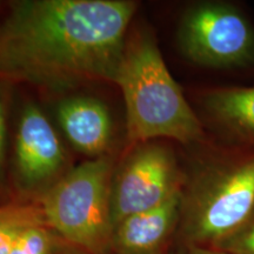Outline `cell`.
Listing matches in <instances>:
<instances>
[{"label": "cell", "instance_id": "cell-6", "mask_svg": "<svg viewBox=\"0 0 254 254\" xmlns=\"http://www.w3.org/2000/svg\"><path fill=\"white\" fill-rule=\"evenodd\" d=\"M180 192L170 152L159 146L141 148L131 158L112 192L113 225L129 215L164 204Z\"/></svg>", "mask_w": 254, "mask_h": 254}, {"label": "cell", "instance_id": "cell-4", "mask_svg": "<svg viewBox=\"0 0 254 254\" xmlns=\"http://www.w3.org/2000/svg\"><path fill=\"white\" fill-rule=\"evenodd\" d=\"M254 213V158L215 168L193 189L184 231L190 245L215 247Z\"/></svg>", "mask_w": 254, "mask_h": 254}, {"label": "cell", "instance_id": "cell-12", "mask_svg": "<svg viewBox=\"0 0 254 254\" xmlns=\"http://www.w3.org/2000/svg\"><path fill=\"white\" fill-rule=\"evenodd\" d=\"M51 236L46 226L27 227L20 234L11 254H50Z\"/></svg>", "mask_w": 254, "mask_h": 254}, {"label": "cell", "instance_id": "cell-11", "mask_svg": "<svg viewBox=\"0 0 254 254\" xmlns=\"http://www.w3.org/2000/svg\"><path fill=\"white\" fill-rule=\"evenodd\" d=\"M47 226L40 206L21 204L15 213L0 222V254H11L12 250L27 227Z\"/></svg>", "mask_w": 254, "mask_h": 254}, {"label": "cell", "instance_id": "cell-10", "mask_svg": "<svg viewBox=\"0 0 254 254\" xmlns=\"http://www.w3.org/2000/svg\"><path fill=\"white\" fill-rule=\"evenodd\" d=\"M206 104L209 112L232 132L254 139V87L214 91L207 97Z\"/></svg>", "mask_w": 254, "mask_h": 254}, {"label": "cell", "instance_id": "cell-5", "mask_svg": "<svg viewBox=\"0 0 254 254\" xmlns=\"http://www.w3.org/2000/svg\"><path fill=\"white\" fill-rule=\"evenodd\" d=\"M180 46L190 60L209 67H236L254 59V31L233 6L207 2L187 13Z\"/></svg>", "mask_w": 254, "mask_h": 254}, {"label": "cell", "instance_id": "cell-13", "mask_svg": "<svg viewBox=\"0 0 254 254\" xmlns=\"http://www.w3.org/2000/svg\"><path fill=\"white\" fill-rule=\"evenodd\" d=\"M214 249L228 254H254V213L239 230L220 241Z\"/></svg>", "mask_w": 254, "mask_h": 254}, {"label": "cell", "instance_id": "cell-3", "mask_svg": "<svg viewBox=\"0 0 254 254\" xmlns=\"http://www.w3.org/2000/svg\"><path fill=\"white\" fill-rule=\"evenodd\" d=\"M47 226L90 254H104L113 237L111 163L86 161L53 186L41 202Z\"/></svg>", "mask_w": 254, "mask_h": 254}, {"label": "cell", "instance_id": "cell-8", "mask_svg": "<svg viewBox=\"0 0 254 254\" xmlns=\"http://www.w3.org/2000/svg\"><path fill=\"white\" fill-rule=\"evenodd\" d=\"M182 208L183 195L178 192L157 207L129 215L114 228V244L127 254L153 252L173 231Z\"/></svg>", "mask_w": 254, "mask_h": 254}, {"label": "cell", "instance_id": "cell-9", "mask_svg": "<svg viewBox=\"0 0 254 254\" xmlns=\"http://www.w3.org/2000/svg\"><path fill=\"white\" fill-rule=\"evenodd\" d=\"M58 118L75 148L87 154H101L111 138V118L106 107L91 98H73L60 105Z\"/></svg>", "mask_w": 254, "mask_h": 254}, {"label": "cell", "instance_id": "cell-7", "mask_svg": "<svg viewBox=\"0 0 254 254\" xmlns=\"http://www.w3.org/2000/svg\"><path fill=\"white\" fill-rule=\"evenodd\" d=\"M64 150L46 117L28 106L21 114L15 139V165L25 183L47 179L62 166Z\"/></svg>", "mask_w": 254, "mask_h": 254}, {"label": "cell", "instance_id": "cell-16", "mask_svg": "<svg viewBox=\"0 0 254 254\" xmlns=\"http://www.w3.org/2000/svg\"><path fill=\"white\" fill-rule=\"evenodd\" d=\"M187 254H228L224 251H220L214 247H205V246H196L190 245Z\"/></svg>", "mask_w": 254, "mask_h": 254}, {"label": "cell", "instance_id": "cell-15", "mask_svg": "<svg viewBox=\"0 0 254 254\" xmlns=\"http://www.w3.org/2000/svg\"><path fill=\"white\" fill-rule=\"evenodd\" d=\"M20 202H7V204L0 205V222L12 217L20 208Z\"/></svg>", "mask_w": 254, "mask_h": 254}, {"label": "cell", "instance_id": "cell-14", "mask_svg": "<svg viewBox=\"0 0 254 254\" xmlns=\"http://www.w3.org/2000/svg\"><path fill=\"white\" fill-rule=\"evenodd\" d=\"M5 146H6V111L5 103L0 95V174H1L2 165L5 159Z\"/></svg>", "mask_w": 254, "mask_h": 254}, {"label": "cell", "instance_id": "cell-1", "mask_svg": "<svg viewBox=\"0 0 254 254\" xmlns=\"http://www.w3.org/2000/svg\"><path fill=\"white\" fill-rule=\"evenodd\" d=\"M135 4L123 0H32L0 25V80L51 87L114 81Z\"/></svg>", "mask_w": 254, "mask_h": 254}, {"label": "cell", "instance_id": "cell-2", "mask_svg": "<svg viewBox=\"0 0 254 254\" xmlns=\"http://www.w3.org/2000/svg\"><path fill=\"white\" fill-rule=\"evenodd\" d=\"M114 82L124 94L131 141L171 138L187 144L201 136L200 122L151 36L136 37L125 47Z\"/></svg>", "mask_w": 254, "mask_h": 254}]
</instances>
